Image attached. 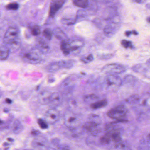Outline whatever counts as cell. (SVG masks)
Segmentation results:
<instances>
[{
	"label": "cell",
	"instance_id": "obj_46",
	"mask_svg": "<svg viewBox=\"0 0 150 150\" xmlns=\"http://www.w3.org/2000/svg\"><path fill=\"white\" fill-rule=\"evenodd\" d=\"M146 7L148 9H150V3L147 4L146 5Z\"/></svg>",
	"mask_w": 150,
	"mask_h": 150
},
{
	"label": "cell",
	"instance_id": "obj_40",
	"mask_svg": "<svg viewBox=\"0 0 150 150\" xmlns=\"http://www.w3.org/2000/svg\"><path fill=\"white\" fill-rule=\"evenodd\" d=\"M134 2L136 3L140 4H144L147 2V0H133Z\"/></svg>",
	"mask_w": 150,
	"mask_h": 150
},
{
	"label": "cell",
	"instance_id": "obj_50",
	"mask_svg": "<svg viewBox=\"0 0 150 150\" xmlns=\"http://www.w3.org/2000/svg\"><path fill=\"white\" fill-rule=\"evenodd\" d=\"M95 1H99V0H95Z\"/></svg>",
	"mask_w": 150,
	"mask_h": 150
},
{
	"label": "cell",
	"instance_id": "obj_15",
	"mask_svg": "<svg viewBox=\"0 0 150 150\" xmlns=\"http://www.w3.org/2000/svg\"><path fill=\"white\" fill-rule=\"evenodd\" d=\"M52 93L48 91L42 92L38 96L39 101L41 105H47L50 103Z\"/></svg>",
	"mask_w": 150,
	"mask_h": 150
},
{
	"label": "cell",
	"instance_id": "obj_42",
	"mask_svg": "<svg viewBox=\"0 0 150 150\" xmlns=\"http://www.w3.org/2000/svg\"><path fill=\"white\" fill-rule=\"evenodd\" d=\"M131 34H133V31H128L125 32V35H126V36H127V37H129Z\"/></svg>",
	"mask_w": 150,
	"mask_h": 150
},
{
	"label": "cell",
	"instance_id": "obj_47",
	"mask_svg": "<svg viewBox=\"0 0 150 150\" xmlns=\"http://www.w3.org/2000/svg\"><path fill=\"white\" fill-rule=\"evenodd\" d=\"M7 139H8V141H10V142H13V141H14V140L11 139V138H8Z\"/></svg>",
	"mask_w": 150,
	"mask_h": 150
},
{
	"label": "cell",
	"instance_id": "obj_12",
	"mask_svg": "<svg viewBox=\"0 0 150 150\" xmlns=\"http://www.w3.org/2000/svg\"><path fill=\"white\" fill-rule=\"evenodd\" d=\"M60 119V113L54 108L49 109L46 113L45 120L48 124L53 125L56 123Z\"/></svg>",
	"mask_w": 150,
	"mask_h": 150
},
{
	"label": "cell",
	"instance_id": "obj_21",
	"mask_svg": "<svg viewBox=\"0 0 150 150\" xmlns=\"http://www.w3.org/2000/svg\"><path fill=\"white\" fill-rule=\"evenodd\" d=\"M38 45L39 49L43 53L47 52L49 50V46L48 44L44 40L40 39L38 42Z\"/></svg>",
	"mask_w": 150,
	"mask_h": 150
},
{
	"label": "cell",
	"instance_id": "obj_1",
	"mask_svg": "<svg viewBox=\"0 0 150 150\" xmlns=\"http://www.w3.org/2000/svg\"><path fill=\"white\" fill-rule=\"evenodd\" d=\"M120 27V20L119 16H116L108 20V23L104 28L105 35L108 38L113 37Z\"/></svg>",
	"mask_w": 150,
	"mask_h": 150
},
{
	"label": "cell",
	"instance_id": "obj_30",
	"mask_svg": "<svg viewBox=\"0 0 150 150\" xmlns=\"http://www.w3.org/2000/svg\"><path fill=\"white\" fill-rule=\"evenodd\" d=\"M53 34V32L50 29H48V28L45 29L43 32V36L49 40H51L52 39Z\"/></svg>",
	"mask_w": 150,
	"mask_h": 150
},
{
	"label": "cell",
	"instance_id": "obj_23",
	"mask_svg": "<svg viewBox=\"0 0 150 150\" xmlns=\"http://www.w3.org/2000/svg\"><path fill=\"white\" fill-rule=\"evenodd\" d=\"M21 41L19 38L11 43L9 45H6L9 47L10 52H14L16 51L20 47L21 45Z\"/></svg>",
	"mask_w": 150,
	"mask_h": 150
},
{
	"label": "cell",
	"instance_id": "obj_45",
	"mask_svg": "<svg viewBox=\"0 0 150 150\" xmlns=\"http://www.w3.org/2000/svg\"><path fill=\"white\" fill-rule=\"evenodd\" d=\"M146 65H147V67H148L150 68V59L147 61Z\"/></svg>",
	"mask_w": 150,
	"mask_h": 150
},
{
	"label": "cell",
	"instance_id": "obj_25",
	"mask_svg": "<svg viewBox=\"0 0 150 150\" xmlns=\"http://www.w3.org/2000/svg\"><path fill=\"white\" fill-rule=\"evenodd\" d=\"M53 34L58 39L63 40H66V36L65 33L60 28H57L54 30Z\"/></svg>",
	"mask_w": 150,
	"mask_h": 150
},
{
	"label": "cell",
	"instance_id": "obj_26",
	"mask_svg": "<svg viewBox=\"0 0 150 150\" xmlns=\"http://www.w3.org/2000/svg\"><path fill=\"white\" fill-rule=\"evenodd\" d=\"M140 99H140V97L139 95L137 94H134L131 95L127 99L126 101L129 104L134 105V104L139 103Z\"/></svg>",
	"mask_w": 150,
	"mask_h": 150
},
{
	"label": "cell",
	"instance_id": "obj_8",
	"mask_svg": "<svg viewBox=\"0 0 150 150\" xmlns=\"http://www.w3.org/2000/svg\"><path fill=\"white\" fill-rule=\"evenodd\" d=\"M19 32L17 28L10 27L4 34L3 41L5 45H8L19 38Z\"/></svg>",
	"mask_w": 150,
	"mask_h": 150
},
{
	"label": "cell",
	"instance_id": "obj_29",
	"mask_svg": "<svg viewBox=\"0 0 150 150\" xmlns=\"http://www.w3.org/2000/svg\"><path fill=\"white\" fill-rule=\"evenodd\" d=\"M114 146V149L115 150H128L129 146L127 143L123 142H120L115 143Z\"/></svg>",
	"mask_w": 150,
	"mask_h": 150
},
{
	"label": "cell",
	"instance_id": "obj_36",
	"mask_svg": "<svg viewBox=\"0 0 150 150\" xmlns=\"http://www.w3.org/2000/svg\"><path fill=\"white\" fill-rule=\"evenodd\" d=\"M136 79V78L134 76L131 75H128L124 77V81L126 83H131L135 82Z\"/></svg>",
	"mask_w": 150,
	"mask_h": 150
},
{
	"label": "cell",
	"instance_id": "obj_20",
	"mask_svg": "<svg viewBox=\"0 0 150 150\" xmlns=\"http://www.w3.org/2000/svg\"><path fill=\"white\" fill-rule=\"evenodd\" d=\"M132 70L135 73L141 74H144L148 71L147 67L141 64H136L133 66Z\"/></svg>",
	"mask_w": 150,
	"mask_h": 150
},
{
	"label": "cell",
	"instance_id": "obj_9",
	"mask_svg": "<svg viewBox=\"0 0 150 150\" xmlns=\"http://www.w3.org/2000/svg\"><path fill=\"white\" fill-rule=\"evenodd\" d=\"M23 58L25 61L31 64H37L41 60V56L38 51L35 49H31L25 53Z\"/></svg>",
	"mask_w": 150,
	"mask_h": 150
},
{
	"label": "cell",
	"instance_id": "obj_13",
	"mask_svg": "<svg viewBox=\"0 0 150 150\" xmlns=\"http://www.w3.org/2000/svg\"><path fill=\"white\" fill-rule=\"evenodd\" d=\"M65 2V0H53L49 8V16L51 17H54L57 11L62 8Z\"/></svg>",
	"mask_w": 150,
	"mask_h": 150
},
{
	"label": "cell",
	"instance_id": "obj_24",
	"mask_svg": "<svg viewBox=\"0 0 150 150\" xmlns=\"http://www.w3.org/2000/svg\"><path fill=\"white\" fill-rule=\"evenodd\" d=\"M98 99V96L95 94H88L85 96L84 98L85 102L86 103H91V104L97 101Z\"/></svg>",
	"mask_w": 150,
	"mask_h": 150
},
{
	"label": "cell",
	"instance_id": "obj_38",
	"mask_svg": "<svg viewBox=\"0 0 150 150\" xmlns=\"http://www.w3.org/2000/svg\"><path fill=\"white\" fill-rule=\"evenodd\" d=\"M114 56V54L109 53L106 54H103L102 55H100V58L101 59L107 60L112 59V57Z\"/></svg>",
	"mask_w": 150,
	"mask_h": 150
},
{
	"label": "cell",
	"instance_id": "obj_51",
	"mask_svg": "<svg viewBox=\"0 0 150 150\" xmlns=\"http://www.w3.org/2000/svg\"></svg>",
	"mask_w": 150,
	"mask_h": 150
},
{
	"label": "cell",
	"instance_id": "obj_19",
	"mask_svg": "<svg viewBox=\"0 0 150 150\" xmlns=\"http://www.w3.org/2000/svg\"><path fill=\"white\" fill-rule=\"evenodd\" d=\"M1 51V61L5 60L9 57L10 51L8 47L6 45H1L0 47Z\"/></svg>",
	"mask_w": 150,
	"mask_h": 150
},
{
	"label": "cell",
	"instance_id": "obj_43",
	"mask_svg": "<svg viewBox=\"0 0 150 150\" xmlns=\"http://www.w3.org/2000/svg\"><path fill=\"white\" fill-rule=\"evenodd\" d=\"M5 102L8 104H11L12 103V100L9 98H6L5 100Z\"/></svg>",
	"mask_w": 150,
	"mask_h": 150
},
{
	"label": "cell",
	"instance_id": "obj_7",
	"mask_svg": "<svg viewBox=\"0 0 150 150\" xmlns=\"http://www.w3.org/2000/svg\"><path fill=\"white\" fill-rule=\"evenodd\" d=\"M32 146L35 150H48L50 146L48 140L43 136H37L32 142Z\"/></svg>",
	"mask_w": 150,
	"mask_h": 150
},
{
	"label": "cell",
	"instance_id": "obj_35",
	"mask_svg": "<svg viewBox=\"0 0 150 150\" xmlns=\"http://www.w3.org/2000/svg\"><path fill=\"white\" fill-rule=\"evenodd\" d=\"M122 45L125 48H133L134 46L133 45L132 42L129 40H122Z\"/></svg>",
	"mask_w": 150,
	"mask_h": 150
},
{
	"label": "cell",
	"instance_id": "obj_22",
	"mask_svg": "<svg viewBox=\"0 0 150 150\" xmlns=\"http://www.w3.org/2000/svg\"><path fill=\"white\" fill-rule=\"evenodd\" d=\"M23 129V127L21 122L18 120L15 121L13 123L12 127V130L13 133L16 134H18L21 133Z\"/></svg>",
	"mask_w": 150,
	"mask_h": 150
},
{
	"label": "cell",
	"instance_id": "obj_17",
	"mask_svg": "<svg viewBox=\"0 0 150 150\" xmlns=\"http://www.w3.org/2000/svg\"><path fill=\"white\" fill-rule=\"evenodd\" d=\"M61 50L65 55H68L71 52V47L69 40H62L60 44Z\"/></svg>",
	"mask_w": 150,
	"mask_h": 150
},
{
	"label": "cell",
	"instance_id": "obj_41",
	"mask_svg": "<svg viewBox=\"0 0 150 150\" xmlns=\"http://www.w3.org/2000/svg\"><path fill=\"white\" fill-rule=\"evenodd\" d=\"M40 131L38 130H33L31 132V134L32 135L34 136L37 137L38 136L39 134Z\"/></svg>",
	"mask_w": 150,
	"mask_h": 150
},
{
	"label": "cell",
	"instance_id": "obj_4",
	"mask_svg": "<svg viewBox=\"0 0 150 150\" xmlns=\"http://www.w3.org/2000/svg\"><path fill=\"white\" fill-rule=\"evenodd\" d=\"M127 68L124 65L112 63L106 65L102 68V72L107 75H117L126 72Z\"/></svg>",
	"mask_w": 150,
	"mask_h": 150
},
{
	"label": "cell",
	"instance_id": "obj_39",
	"mask_svg": "<svg viewBox=\"0 0 150 150\" xmlns=\"http://www.w3.org/2000/svg\"><path fill=\"white\" fill-rule=\"evenodd\" d=\"M94 59V57H93L92 54H90L87 56V57H85L82 59V61L84 63H87L90 62L92 61Z\"/></svg>",
	"mask_w": 150,
	"mask_h": 150
},
{
	"label": "cell",
	"instance_id": "obj_44",
	"mask_svg": "<svg viewBox=\"0 0 150 150\" xmlns=\"http://www.w3.org/2000/svg\"><path fill=\"white\" fill-rule=\"evenodd\" d=\"M48 150H60L59 149L56 147H50Z\"/></svg>",
	"mask_w": 150,
	"mask_h": 150
},
{
	"label": "cell",
	"instance_id": "obj_14",
	"mask_svg": "<svg viewBox=\"0 0 150 150\" xmlns=\"http://www.w3.org/2000/svg\"><path fill=\"white\" fill-rule=\"evenodd\" d=\"M69 41L71 52L73 54L78 53L84 45V42L81 40L74 39Z\"/></svg>",
	"mask_w": 150,
	"mask_h": 150
},
{
	"label": "cell",
	"instance_id": "obj_16",
	"mask_svg": "<svg viewBox=\"0 0 150 150\" xmlns=\"http://www.w3.org/2000/svg\"><path fill=\"white\" fill-rule=\"evenodd\" d=\"M62 100V96L60 93L55 92L52 93L49 104L52 106H58L61 104Z\"/></svg>",
	"mask_w": 150,
	"mask_h": 150
},
{
	"label": "cell",
	"instance_id": "obj_49",
	"mask_svg": "<svg viewBox=\"0 0 150 150\" xmlns=\"http://www.w3.org/2000/svg\"><path fill=\"white\" fill-rule=\"evenodd\" d=\"M148 140H149V141L150 142V133L149 134V135H148Z\"/></svg>",
	"mask_w": 150,
	"mask_h": 150
},
{
	"label": "cell",
	"instance_id": "obj_3",
	"mask_svg": "<svg viewBox=\"0 0 150 150\" xmlns=\"http://www.w3.org/2000/svg\"><path fill=\"white\" fill-rule=\"evenodd\" d=\"M64 121L66 127L72 130L77 129L81 124V120L80 117L77 115L71 112L65 114Z\"/></svg>",
	"mask_w": 150,
	"mask_h": 150
},
{
	"label": "cell",
	"instance_id": "obj_18",
	"mask_svg": "<svg viewBox=\"0 0 150 150\" xmlns=\"http://www.w3.org/2000/svg\"><path fill=\"white\" fill-rule=\"evenodd\" d=\"M108 104V101L107 99L102 100H97L94 103L91 104L90 107L92 109L94 110L100 109L106 106Z\"/></svg>",
	"mask_w": 150,
	"mask_h": 150
},
{
	"label": "cell",
	"instance_id": "obj_5",
	"mask_svg": "<svg viewBox=\"0 0 150 150\" xmlns=\"http://www.w3.org/2000/svg\"><path fill=\"white\" fill-rule=\"evenodd\" d=\"M74 63L71 60L62 61L52 62L47 67L48 71L55 72L62 68H70L73 67Z\"/></svg>",
	"mask_w": 150,
	"mask_h": 150
},
{
	"label": "cell",
	"instance_id": "obj_32",
	"mask_svg": "<svg viewBox=\"0 0 150 150\" xmlns=\"http://www.w3.org/2000/svg\"><path fill=\"white\" fill-rule=\"evenodd\" d=\"M38 123L41 128L43 129L48 128V123L45 120L39 119L38 120Z\"/></svg>",
	"mask_w": 150,
	"mask_h": 150
},
{
	"label": "cell",
	"instance_id": "obj_10",
	"mask_svg": "<svg viewBox=\"0 0 150 150\" xmlns=\"http://www.w3.org/2000/svg\"><path fill=\"white\" fill-rule=\"evenodd\" d=\"M105 82L110 89L119 88L122 83L121 78L117 75H107L105 78Z\"/></svg>",
	"mask_w": 150,
	"mask_h": 150
},
{
	"label": "cell",
	"instance_id": "obj_27",
	"mask_svg": "<svg viewBox=\"0 0 150 150\" xmlns=\"http://www.w3.org/2000/svg\"><path fill=\"white\" fill-rule=\"evenodd\" d=\"M73 3L76 6L85 8L89 5V0H74Z\"/></svg>",
	"mask_w": 150,
	"mask_h": 150
},
{
	"label": "cell",
	"instance_id": "obj_37",
	"mask_svg": "<svg viewBox=\"0 0 150 150\" xmlns=\"http://www.w3.org/2000/svg\"><path fill=\"white\" fill-rule=\"evenodd\" d=\"M75 19H63L61 20L63 24L68 25L74 24L75 23Z\"/></svg>",
	"mask_w": 150,
	"mask_h": 150
},
{
	"label": "cell",
	"instance_id": "obj_2",
	"mask_svg": "<svg viewBox=\"0 0 150 150\" xmlns=\"http://www.w3.org/2000/svg\"><path fill=\"white\" fill-rule=\"evenodd\" d=\"M127 113V109L124 105H119L109 110L107 115L111 119L120 121H125V118Z\"/></svg>",
	"mask_w": 150,
	"mask_h": 150
},
{
	"label": "cell",
	"instance_id": "obj_33",
	"mask_svg": "<svg viewBox=\"0 0 150 150\" xmlns=\"http://www.w3.org/2000/svg\"><path fill=\"white\" fill-rule=\"evenodd\" d=\"M31 33L34 36H38L40 34V28L37 25H34L31 28Z\"/></svg>",
	"mask_w": 150,
	"mask_h": 150
},
{
	"label": "cell",
	"instance_id": "obj_31",
	"mask_svg": "<svg viewBox=\"0 0 150 150\" xmlns=\"http://www.w3.org/2000/svg\"><path fill=\"white\" fill-rule=\"evenodd\" d=\"M111 139L109 135L106 133L105 135L103 136L100 138V142L101 144H107L110 143L111 142Z\"/></svg>",
	"mask_w": 150,
	"mask_h": 150
},
{
	"label": "cell",
	"instance_id": "obj_6",
	"mask_svg": "<svg viewBox=\"0 0 150 150\" xmlns=\"http://www.w3.org/2000/svg\"><path fill=\"white\" fill-rule=\"evenodd\" d=\"M107 133L111 138V141L115 143L120 142L122 141L120 131L117 126L114 124H111L107 125L106 127Z\"/></svg>",
	"mask_w": 150,
	"mask_h": 150
},
{
	"label": "cell",
	"instance_id": "obj_48",
	"mask_svg": "<svg viewBox=\"0 0 150 150\" xmlns=\"http://www.w3.org/2000/svg\"><path fill=\"white\" fill-rule=\"evenodd\" d=\"M147 21H148L149 23H150V17H148V18H147Z\"/></svg>",
	"mask_w": 150,
	"mask_h": 150
},
{
	"label": "cell",
	"instance_id": "obj_28",
	"mask_svg": "<svg viewBox=\"0 0 150 150\" xmlns=\"http://www.w3.org/2000/svg\"><path fill=\"white\" fill-rule=\"evenodd\" d=\"M88 120L96 122L98 124L101 125L102 120L99 115L96 114H91L89 115Z\"/></svg>",
	"mask_w": 150,
	"mask_h": 150
},
{
	"label": "cell",
	"instance_id": "obj_11",
	"mask_svg": "<svg viewBox=\"0 0 150 150\" xmlns=\"http://www.w3.org/2000/svg\"><path fill=\"white\" fill-rule=\"evenodd\" d=\"M100 126V124L88 120L84 125L83 128L91 135L97 136L101 130Z\"/></svg>",
	"mask_w": 150,
	"mask_h": 150
},
{
	"label": "cell",
	"instance_id": "obj_34",
	"mask_svg": "<svg viewBox=\"0 0 150 150\" xmlns=\"http://www.w3.org/2000/svg\"><path fill=\"white\" fill-rule=\"evenodd\" d=\"M19 5L16 2H12L6 5V8L9 10L16 11L18 9Z\"/></svg>",
	"mask_w": 150,
	"mask_h": 150
}]
</instances>
